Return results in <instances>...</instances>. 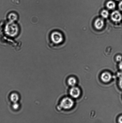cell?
Wrapping results in <instances>:
<instances>
[{"label":"cell","mask_w":122,"mask_h":123,"mask_svg":"<svg viewBox=\"0 0 122 123\" xmlns=\"http://www.w3.org/2000/svg\"><path fill=\"white\" fill-rule=\"evenodd\" d=\"M119 85L120 87L122 89V78H120L119 81Z\"/></svg>","instance_id":"cell-15"},{"label":"cell","mask_w":122,"mask_h":123,"mask_svg":"<svg viewBox=\"0 0 122 123\" xmlns=\"http://www.w3.org/2000/svg\"><path fill=\"white\" fill-rule=\"evenodd\" d=\"M119 123H122V116L119 118Z\"/></svg>","instance_id":"cell-18"},{"label":"cell","mask_w":122,"mask_h":123,"mask_svg":"<svg viewBox=\"0 0 122 123\" xmlns=\"http://www.w3.org/2000/svg\"><path fill=\"white\" fill-rule=\"evenodd\" d=\"M5 31L8 35L12 37H15L18 33V26L16 24L10 22L6 25Z\"/></svg>","instance_id":"cell-1"},{"label":"cell","mask_w":122,"mask_h":123,"mask_svg":"<svg viewBox=\"0 0 122 123\" xmlns=\"http://www.w3.org/2000/svg\"><path fill=\"white\" fill-rule=\"evenodd\" d=\"M51 40L53 43L58 44L61 43L63 40V37L61 34L58 32H54L51 35Z\"/></svg>","instance_id":"cell-3"},{"label":"cell","mask_w":122,"mask_h":123,"mask_svg":"<svg viewBox=\"0 0 122 123\" xmlns=\"http://www.w3.org/2000/svg\"><path fill=\"white\" fill-rule=\"evenodd\" d=\"M103 20L99 18L95 20V26L98 30H100L104 26Z\"/></svg>","instance_id":"cell-7"},{"label":"cell","mask_w":122,"mask_h":123,"mask_svg":"<svg viewBox=\"0 0 122 123\" xmlns=\"http://www.w3.org/2000/svg\"><path fill=\"white\" fill-rule=\"evenodd\" d=\"M107 8L110 9H113L115 8L116 5L113 1H110L107 2Z\"/></svg>","instance_id":"cell-11"},{"label":"cell","mask_w":122,"mask_h":123,"mask_svg":"<svg viewBox=\"0 0 122 123\" xmlns=\"http://www.w3.org/2000/svg\"><path fill=\"white\" fill-rule=\"evenodd\" d=\"M68 83L70 86H74L76 85V80L74 77H71L69 78L68 80Z\"/></svg>","instance_id":"cell-10"},{"label":"cell","mask_w":122,"mask_h":123,"mask_svg":"<svg viewBox=\"0 0 122 123\" xmlns=\"http://www.w3.org/2000/svg\"><path fill=\"white\" fill-rule=\"evenodd\" d=\"M74 105V102L71 99L66 97L63 98L61 102L60 106L65 109H70Z\"/></svg>","instance_id":"cell-2"},{"label":"cell","mask_w":122,"mask_h":123,"mask_svg":"<svg viewBox=\"0 0 122 123\" xmlns=\"http://www.w3.org/2000/svg\"><path fill=\"white\" fill-rule=\"evenodd\" d=\"M112 78V76L108 72H105L101 75V79L103 81L107 83L109 82Z\"/></svg>","instance_id":"cell-6"},{"label":"cell","mask_w":122,"mask_h":123,"mask_svg":"<svg viewBox=\"0 0 122 123\" xmlns=\"http://www.w3.org/2000/svg\"><path fill=\"white\" fill-rule=\"evenodd\" d=\"M119 66L120 69L122 71V61L120 63H119Z\"/></svg>","instance_id":"cell-17"},{"label":"cell","mask_w":122,"mask_h":123,"mask_svg":"<svg viewBox=\"0 0 122 123\" xmlns=\"http://www.w3.org/2000/svg\"><path fill=\"white\" fill-rule=\"evenodd\" d=\"M117 0L118 1V0Z\"/></svg>","instance_id":"cell-19"},{"label":"cell","mask_w":122,"mask_h":123,"mask_svg":"<svg viewBox=\"0 0 122 123\" xmlns=\"http://www.w3.org/2000/svg\"><path fill=\"white\" fill-rule=\"evenodd\" d=\"M116 59L117 61L118 62L121 61L122 59V56L120 55H119L117 56Z\"/></svg>","instance_id":"cell-14"},{"label":"cell","mask_w":122,"mask_h":123,"mask_svg":"<svg viewBox=\"0 0 122 123\" xmlns=\"http://www.w3.org/2000/svg\"><path fill=\"white\" fill-rule=\"evenodd\" d=\"M10 99L14 103H16L19 100L18 95L16 93H13L11 95Z\"/></svg>","instance_id":"cell-8"},{"label":"cell","mask_w":122,"mask_h":123,"mask_svg":"<svg viewBox=\"0 0 122 123\" xmlns=\"http://www.w3.org/2000/svg\"><path fill=\"white\" fill-rule=\"evenodd\" d=\"M119 9L122 11V1H121L120 3H119Z\"/></svg>","instance_id":"cell-16"},{"label":"cell","mask_w":122,"mask_h":123,"mask_svg":"<svg viewBox=\"0 0 122 123\" xmlns=\"http://www.w3.org/2000/svg\"><path fill=\"white\" fill-rule=\"evenodd\" d=\"M101 15L103 18H107L109 15L108 12L107 10H104L101 12Z\"/></svg>","instance_id":"cell-12"},{"label":"cell","mask_w":122,"mask_h":123,"mask_svg":"<svg viewBox=\"0 0 122 123\" xmlns=\"http://www.w3.org/2000/svg\"><path fill=\"white\" fill-rule=\"evenodd\" d=\"M8 18L10 20L11 22L16 20L17 19V16L15 13H12L9 14Z\"/></svg>","instance_id":"cell-9"},{"label":"cell","mask_w":122,"mask_h":123,"mask_svg":"<svg viewBox=\"0 0 122 123\" xmlns=\"http://www.w3.org/2000/svg\"><path fill=\"white\" fill-rule=\"evenodd\" d=\"M13 107L14 109H17L19 107V105L17 103H14V104L13 105Z\"/></svg>","instance_id":"cell-13"},{"label":"cell","mask_w":122,"mask_h":123,"mask_svg":"<svg viewBox=\"0 0 122 123\" xmlns=\"http://www.w3.org/2000/svg\"><path fill=\"white\" fill-rule=\"evenodd\" d=\"M70 93L72 97L74 98H77L80 94V90L78 88L73 87L70 90Z\"/></svg>","instance_id":"cell-5"},{"label":"cell","mask_w":122,"mask_h":123,"mask_svg":"<svg viewBox=\"0 0 122 123\" xmlns=\"http://www.w3.org/2000/svg\"><path fill=\"white\" fill-rule=\"evenodd\" d=\"M111 18L113 21L119 22L122 20V16L119 12L115 11L113 12L111 14Z\"/></svg>","instance_id":"cell-4"}]
</instances>
